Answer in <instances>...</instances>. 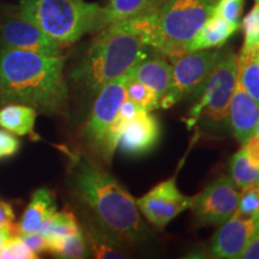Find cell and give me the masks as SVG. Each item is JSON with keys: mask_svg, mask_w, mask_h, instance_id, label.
<instances>
[{"mask_svg": "<svg viewBox=\"0 0 259 259\" xmlns=\"http://www.w3.org/2000/svg\"><path fill=\"white\" fill-rule=\"evenodd\" d=\"M4 12H5V10H3L2 8H0V19H2L3 15H4Z\"/></svg>", "mask_w": 259, "mask_h": 259, "instance_id": "cell-37", "label": "cell"}, {"mask_svg": "<svg viewBox=\"0 0 259 259\" xmlns=\"http://www.w3.org/2000/svg\"><path fill=\"white\" fill-rule=\"evenodd\" d=\"M18 11L61 47L107 27L103 8L84 0H21Z\"/></svg>", "mask_w": 259, "mask_h": 259, "instance_id": "cell-5", "label": "cell"}, {"mask_svg": "<svg viewBox=\"0 0 259 259\" xmlns=\"http://www.w3.org/2000/svg\"><path fill=\"white\" fill-rule=\"evenodd\" d=\"M79 231H82V228L74 213L65 209L52 213L50 218L42 223L37 232L41 233L46 239H52L57 236L74 234Z\"/></svg>", "mask_w": 259, "mask_h": 259, "instance_id": "cell-24", "label": "cell"}, {"mask_svg": "<svg viewBox=\"0 0 259 259\" xmlns=\"http://www.w3.org/2000/svg\"><path fill=\"white\" fill-rule=\"evenodd\" d=\"M254 2H255V3H259V0H254Z\"/></svg>", "mask_w": 259, "mask_h": 259, "instance_id": "cell-38", "label": "cell"}, {"mask_svg": "<svg viewBox=\"0 0 259 259\" xmlns=\"http://www.w3.org/2000/svg\"><path fill=\"white\" fill-rule=\"evenodd\" d=\"M32 252L18 235L10 236L0 248V259H36Z\"/></svg>", "mask_w": 259, "mask_h": 259, "instance_id": "cell-28", "label": "cell"}, {"mask_svg": "<svg viewBox=\"0 0 259 259\" xmlns=\"http://www.w3.org/2000/svg\"><path fill=\"white\" fill-rule=\"evenodd\" d=\"M259 121V103L246 92L241 82L236 79L228 109V124L241 145L245 144L254 134Z\"/></svg>", "mask_w": 259, "mask_h": 259, "instance_id": "cell-14", "label": "cell"}, {"mask_svg": "<svg viewBox=\"0 0 259 259\" xmlns=\"http://www.w3.org/2000/svg\"><path fill=\"white\" fill-rule=\"evenodd\" d=\"M126 74L130 79H135L150 87L160 96V100L170 88L171 66L161 58H147L139 61Z\"/></svg>", "mask_w": 259, "mask_h": 259, "instance_id": "cell-16", "label": "cell"}, {"mask_svg": "<svg viewBox=\"0 0 259 259\" xmlns=\"http://www.w3.org/2000/svg\"><path fill=\"white\" fill-rule=\"evenodd\" d=\"M66 58L23 50H0V106L22 103L48 115L66 111Z\"/></svg>", "mask_w": 259, "mask_h": 259, "instance_id": "cell-1", "label": "cell"}, {"mask_svg": "<svg viewBox=\"0 0 259 259\" xmlns=\"http://www.w3.org/2000/svg\"><path fill=\"white\" fill-rule=\"evenodd\" d=\"M238 79V56L226 52L220 56L218 63L197 94L199 100L190 109L185 122L189 130L200 124L205 130H227L228 109Z\"/></svg>", "mask_w": 259, "mask_h": 259, "instance_id": "cell-6", "label": "cell"}, {"mask_svg": "<svg viewBox=\"0 0 259 259\" xmlns=\"http://www.w3.org/2000/svg\"><path fill=\"white\" fill-rule=\"evenodd\" d=\"M216 0H164L150 14L122 21L148 47L178 57L212 14Z\"/></svg>", "mask_w": 259, "mask_h": 259, "instance_id": "cell-4", "label": "cell"}, {"mask_svg": "<svg viewBox=\"0 0 259 259\" xmlns=\"http://www.w3.org/2000/svg\"><path fill=\"white\" fill-rule=\"evenodd\" d=\"M191 203L192 198L180 192L174 178L157 184L136 200L137 208L144 218L157 229H163L171 220L190 209Z\"/></svg>", "mask_w": 259, "mask_h": 259, "instance_id": "cell-11", "label": "cell"}, {"mask_svg": "<svg viewBox=\"0 0 259 259\" xmlns=\"http://www.w3.org/2000/svg\"><path fill=\"white\" fill-rule=\"evenodd\" d=\"M126 80L127 74H124L105 84L95 95L92 112L84 127V136L90 148L100 156H102L109 126L126 100Z\"/></svg>", "mask_w": 259, "mask_h": 259, "instance_id": "cell-8", "label": "cell"}, {"mask_svg": "<svg viewBox=\"0 0 259 259\" xmlns=\"http://www.w3.org/2000/svg\"><path fill=\"white\" fill-rule=\"evenodd\" d=\"M14 233H15L14 229H9V228L0 229V248H2V246L4 245V242L8 240V238H10Z\"/></svg>", "mask_w": 259, "mask_h": 259, "instance_id": "cell-35", "label": "cell"}, {"mask_svg": "<svg viewBox=\"0 0 259 259\" xmlns=\"http://www.w3.org/2000/svg\"><path fill=\"white\" fill-rule=\"evenodd\" d=\"M82 231L88 244L90 257L99 259H122L128 257V253L125 250L126 245L103 231L95 222H87Z\"/></svg>", "mask_w": 259, "mask_h": 259, "instance_id": "cell-18", "label": "cell"}, {"mask_svg": "<svg viewBox=\"0 0 259 259\" xmlns=\"http://www.w3.org/2000/svg\"><path fill=\"white\" fill-rule=\"evenodd\" d=\"M21 149V141L11 132L0 130V160L14 157Z\"/></svg>", "mask_w": 259, "mask_h": 259, "instance_id": "cell-30", "label": "cell"}, {"mask_svg": "<svg viewBox=\"0 0 259 259\" xmlns=\"http://www.w3.org/2000/svg\"><path fill=\"white\" fill-rule=\"evenodd\" d=\"M147 45L124 22L100 30L69 74L74 88L95 96L107 83L128 72L147 59Z\"/></svg>", "mask_w": 259, "mask_h": 259, "instance_id": "cell-3", "label": "cell"}, {"mask_svg": "<svg viewBox=\"0 0 259 259\" xmlns=\"http://www.w3.org/2000/svg\"><path fill=\"white\" fill-rule=\"evenodd\" d=\"M234 215L244 216V218L259 216V184L241 189Z\"/></svg>", "mask_w": 259, "mask_h": 259, "instance_id": "cell-26", "label": "cell"}, {"mask_svg": "<svg viewBox=\"0 0 259 259\" xmlns=\"http://www.w3.org/2000/svg\"><path fill=\"white\" fill-rule=\"evenodd\" d=\"M245 50H258L259 48V3L242 19Z\"/></svg>", "mask_w": 259, "mask_h": 259, "instance_id": "cell-27", "label": "cell"}, {"mask_svg": "<svg viewBox=\"0 0 259 259\" xmlns=\"http://www.w3.org/2000/svg\"><path fill=\"white\" fill-rule=\"evenodd\" d=\"M141 111H142L141 107L136 105L135 102H132L131 100L127 99L121 103L120 109H119L118 112V115L120 116L121 119H124L125 121H127V120H131L132 118H135V116L137 115Z\"/></svg>", "mask_w": 259, "mask_h": 259, "instance_id": "cell-34", "label": "cell"}, {"mask_svg": "<svg viewBox=\"0 0 259 259\" xmlns=\"http://www.w3.org/2000/svg\"><path fill=\"white\" fill-rule=\"evenodd\" d=\"M254 134L258 136L259 137V121H258V124H257V127H255V131H254Z\"/></svg>", "mask_w": 259, "mask_h": 259, "instance_id": "cell-36", "label": "cell"}, {"mask_svg": "<svg viewBox=\"0 0 259 259\" xmlns=\"http://www.w3.org/2000/svg\"><path fill=\"white\" fill-rule=\"evenodd\" d=\"M245 0H216L212 14L225 18L233 24H240Z\"/></svg>", "mask_w": 259, "mask_h": 259, "instance_id": "cell-29", "label": "cell"}, {"mask_svg": "<svg viewBox=\"0 0 259 259\" xmlns=\"http://www.w3.org/2000/svg\"><path fill=\"white\" fill-rule=\"evenodd\" d=\"M220 56V51L203 50L186 52L174 57L170 88L161 97L158 108H170L183 97L197 94L218 63Z\"/></svg>", "mask_w": 259, "mask_h": 259, "instance_id": "cell-7", "label": "cell"}, {"mask_svg": "<svg viewBox=\"0 0 259 259\" xmlns=\"http://www.w3.org/2000/svg\"><path fill=\"white\" fill-rule=\"evenodd\" d=\"M37 111L28 105L9 103L0 108V127L16 136L34 132Z\"/></svg>", "mask_w": 259, "mask_h": 259, "instance_id": "cell-19", "label": "cell"}, {"mask_svg": "<svg viewBox=\"0 0 259 259\" xmlns=\"http://www.w3.org/2000/svg\"><path fill=\"white\" fill-rule=\"evenodd\" d=\"M259 227V216L244 218L233 215L220 226L208 247L211 258L238 259Z\"/></svg>", "mask_w": 259, "mask_h": 259, "instance_id": "cell-12", "label": "cell"}, {"mask_svg": "<svg viewBox=\"0 0 259 259\" xmlns=\"http://www.w3.org/2000/svg\"><path fill=\"white\" fill-rule=\"evenodd\" d=\"M126 97L138 105L142 109L147 112L155 111L158 109L160 105V96L156 92H154L150 87L145 84L137 82L135 79H130L127 77L126 80Z\"/></svg>", "mask_w": 259, "mask_h": 259, "instance_id": "cell-25", "label": "cell"}, {"mask_svg": "<svg viewBox=\"0 0 259 259\" xmlns=\"http://www.w3.org/2000/svg\"><path fill=\"white\" fill-rule=\"evenodd\" d=\"M61 48L18 10L5 11L0 19V50H23L61 56Z\"/></svg>", "mask_w": 259, "mask_h": 259, "instance_id": "cell-10", "label": "cell"}, {"mask_svg": "<svg viewBox=\"0 0 259 259\" xmlns=\"http://www.w3.org/2000/svg\"><path fill=\"white\" fill-rule=\"evenodd\" d=\"M73 189L95 223L126 246L145 238L137 204L127 190L105 168L84 156L74 157Z\"/></svg>", "mask_w": 259, "mask_h": 259, "instance_id": "cell-2", "label": "cell"}, {"mask_svg": "<svg viewBox=\"0 0 259 259\" xmlns=\"http://www.w3.org/2000/svg\"><path fill=\"white\" fill-rule=\"evenodd\" d=\"M160 137L161 126L157 118L142 109L122 126L116 149L126 156H143L156 147Z\"/></svg>", "mask_w": 259, "mask_h": 259, "instance_id": "cell-13", "label": "cell"}, {"mask_svg": "<svg viewBox=\"0 0 259 259\" xmlns=\"http://www.w3.org/2000/svg\"><path fill=\"white\" fill-rule=\"evenodd\" d=\"M238 187L228 177H221L192 198L190 209L199 226H221L234 215L238 206Z\"/></svg>", "mask_w": 259, "mask_h": 259, "instance_id": "cell-9", "label": "cell"}, {"mask_svg": "<svg viewBox=\"0 0 259 259\" xmlns=\"http://www.w3.org/2000/svg\"><path fill=\"white\" fill-rule=\"evenodd\" d=\"M241 259H259V227L240 255Z\"/></svg>", "mask_w": 259, "mask_h": 259, "instance_id": "cell-33", "label": "cell"}, {"mask_svg": "<svg viewBox=\"0 0 259 259\" xmlns=\"http://www.w3.org/2000/svg\"><path fill=\"white\" fill-rule=\"evenodd\" d=\"M258 50L242 48L238 57V79L244 88L259 103V63Z\"/></svg>", "mask_w": 259, "mask_h": 259, "instance_id": "cell-22", "label": "cell"}, {"mask_svg": "<svg viewBox=\"0 0 259 259\" xmlns=\"http://www.w3.org/2000/svg\"><path fill=\"white\" fill-rule=\"evenodd\" d=\"M164 0H109L103 8L107 27L157 10Z\"/></svg>", "mask_w": 259, "mask_h": 259, "instance_id": "cell-20", "label": "cell"}, {"mask_svg": "<svg viewBox=\"0 0 259 259\" xmlns=\"http://www.w3.org/2000/svg\"><path fill=\"white\" fill-rule=\"evenodd\" d=\"M18 236L37 257L42 253H48V240L41 233L34 232L28 233V234H21Z\"/></svg>", "mask_w": 259, "mask_h": 259, "instance_id": "cell-31", "label": "cell"}, {"mask_svg": "<svg viewBox=\"0 0 259 259\" xmlns=\"http://www.w3.org/2000/svg\"><path fill=\"white\" fill-rule=\"evenodd\" d=\"M47 240L48 253L57 258L80 259L90 257L89 247L83 231L74 233V234L47 239Z\"/></svg>", "mask_w": 259, "mask_h": 259, "instance_id": "cell-21", "label": "cell"}, {"mask_svg": "<svg viewBox=\"0 0 259 259\" xmlns=\"http://www.w3.org/2000/svg\"><path fill=\"white\" fill-rule=\"evenodd\" d=\"M229 171H231V179L238 189L259 184V164L252 161L242 148L233 155L229 164Z\"/></svg>", "mask_w": 259, "mask_h": 259, "instance_id": "cell-23", "label": "cell"}, {"mask_svg": "<svg viewBox=\"0 0 259 259\" xmlns=\"http://www.w3.org/2000/svg\"><path fill=\"white\" fill-rule=\"evenodd\" d=\"M258 63H259V53H258Z\"/></svg>", "mask_w": 259, "mask_h": 259, "instance_id": "cell-39", "label": "cell"}, {"mask_svg": "<svg viewBox=\"0 0 259 259\" xmlns=\"http://www.w3.org/2000/svg\"><path fill=\"white\" fill-rule=\"evenodd\" d=\"M14 221H15V211L12 209L11 204L6 202H0V229L9 228L14 229Z\"/></svg>", "mask_w": 259, "mask_h": 259, "instance_id": "cell-32", "label": "cell"}, {"mask_svg": "<svg viewBox=\"0 0 259 259\" xmlns=\"http://www.w3.org/2000/svg\"><path fill=\"white\" fill-rule=\"evenodd\" d=\"M56 211L57 203L53 192L45 187L36 190L22 215L21 222L15 228L16 235L37 232L42 223Z\"/></svg>", "mask_w": 259, "mask_h": 259, "instance_id": "cell-15", "label": "cell"}, {"mask_svg": "<svg viewBox=\"0 0 259 259\" xmlns=\"http://www.w3.org/2000/svg\"><path fill=\"white\" fill-rule=\"evenodd\" d=\"M239 24H233L218 15L211 14L197 35L189 42L186 52H196L221 47L235 34Z\"/></svg>", "mask_w": 259, "mask_h": 259, "instance_id": "cell-17", "label": "cell"}]
</instances>
